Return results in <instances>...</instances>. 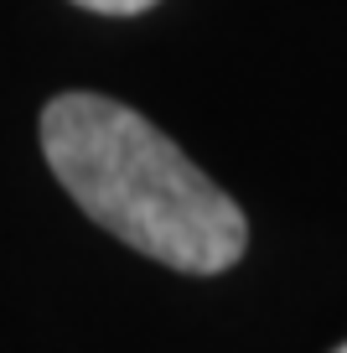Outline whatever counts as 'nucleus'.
Instances as JSON below:
<instances>
[{"instance_id":"1","label":"nucleus","mask_w":347,"mask_h":353,"mask_svg":"<svg viewBox=\"0 0 347 353\" xmlns=\"http://www.w3.org/2000/svg\"><path fill=\"white\" fill-rule=\"evenodd\" d=\"M42 156L98 229L171 270L218 276L249 244L239 203L120 99L57 94L42 110Z\"/></svg>"},{"instance_id":"2","label":"nucleus","mask_w":347,"mask_h":353,"mask_svg":"<svg viewBox=\"0 0 347 353\" xmlns=\"http://www.w3.org/2000/svg\"><path fill=\"white\" fill-rule=\"evenodd\" d=\"M83 11H98V16H135V11H151L156 0H73Z\"/></svg>"},{"instance_id":"3","label":"nucleus","mask_w":347,"mask_h":353,"mask_svg":"<svg viewBox=\"0 0 347 353\" xmlns=\"http://www.w3.org/2000/svg\"><path fill=\"white\" fill-rule=\"evenodd\" d=\"M337 353H347V343H342V348H337Z\"/></svg>"}]
</instances>
